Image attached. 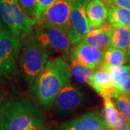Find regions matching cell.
<instances>
[{"label": "cell", "mask_w": 130, "mask_h": 130, "mask_svg": "<svg viewBox=\"0 0 130 130\" xmlns=\"http://www.w3.org/2000/svg\"><path fill=\"white\" fill-rule=\"evenodd\" d=\"M70 67L62 57H55L47 64L30 88L39 106L49 110L61 90L71 79Z\"/></svg>", "instance_id": "obj_1"}, {"label": "cell", "mask_w": 130, "mask_h": 130, "mask_svg": "<svg viewBox=\"0 0 130 130\" xmlns=\"http://www.w3.org/2000/svg\"><path fill=\"white\" fill-rule=\"evenodd\" d=\"M44 121L43 111L28 98L11 97L0 103V130H37Z\"/></svg>", "instance_id": "obj_2"}, {"label": "cell", "mask_w": 130, "mask_h": 130, "mask_svg": "<svg viewBox=\"0 0 130 130\" xmlns=\"http://www.w3.org/2000/svg\"><path fill=\"white\" fill-rule=\"evenodd\" d=\"M19 68L24 87L30 88L48 61L49 55L36 38L33 31L21 39Z\"/></svg>", "instance_id": "obj_3"}, {"label": "cell", "mask_w": 130, "mask_h": 130, "mask_svg": "<svg viewBox=\"0 0 130 130\" xmlns=\"http://www.w3.org/2000/svg\"><path fill=\"white\" fill-rule=\"evenodd\" d=\"M33 34L38 43L48 55L57 54L65 60H70L74 44L71 42L67 31L61 28L38 23Z\"/></svg>", "instance_id": "obj_4"}, {"label": "cell", "mask_w": 130, "mask_h": 130, "mask_svg": "<svg viewBox=\"0 0 130 130\" xmlns=\"http://www.w3.org/2000/svg\"><path fill=\"white\" fill-rule=\"evenodd\" d=\"M21 40L7 28L0 35V77L15 79L20 74L19 58Z\"/></svg>", "instance_id": "obj_5"}, {"label": "cell", "mask_w": 130, "mask_h": 130, "mask_svg": "<svg viewBox=\"0 0 130 130\" xmlns=\"http://www.w3.org/2000/svg\"><path fill=\"white\" fill-rule=\"evenodd\" d=\"M0 16L18 39L32 32L38 24L37 20L30 18L24 12L18 0H0Z\"/></svg>", "instance_id": "obj_6"}, {"label": "cell", "mask_w": 130, "mask_h": 130, "mask_svg": "<svg viewBox=\"0 0 130 130\" xmlns=\"http://www.w3.org/2000/svg\"><path fill=\"white\" fill-rule=\"evenodd\" d=\"M86 95L82 89L73 83H69L61 90L51 108L56 116H65L75 111L83 105Z\"/></svg>", "instance_id": "obj_7"}, {"label": "cell", "mask_w": 130, "mask_h": 130, "mask_svg": "<svg viewBox=\"0 0 130 130\" xmlns=\"http://www.w3.org/2000/svg\"><path fill=\"white\" fill-rule=\"evenodd\" d=\"M90 1L76 0L73 5L67 34L74 45L83 40L90 29L86 16V7Z\"/></svg>", "instance_id": "obj_8"}, {"label": "cell", "mask_w": 130, "mask_h": 130, "mask_svg": "<svg viewBox=\"0 0 130 130\" xmlns=\"http://www.w3.org/2000/svg\"><path fill=\"white\" fill-rule=\"evenodd\" d=\"M76 0H57L47 9L38 23L59 28L67 31L72 7Z\"/></svg>", "instance_id": "obj_9"}, {"label": "cell", "mask_w": 130, "mask_h": 130, "mask_svg": "<svg viewBox=\"0 0 130 130\" xmlns=\"http://www.w3.org/2000/svg\"><path fill=\"white\" fill-rule=\"evenodd\" d=\"M104 51L81 41L74 47L70 60L76 61L90 69L97 70L102 64Z\"/></svg>", "instance_id": "obj_10"}, {"label": "cell", "mask_w": 130, "mask_h": 130, "mask_svg": "<svg viewBox=\"0 0 130 130\" xmlns=\"http://www.w3.org/2000/svg\"><path fill=\"white\" fill-rule=\"evenodd\" d=\"M105 123L97 113H87L56 126L54 130H98Z\"/></svg>", "instance_id": "obj_11"}, {"label": "cell", "mask_w": 130, "mask_h": 130, "mask_svg": "<svg viewBox=\"0 0 130 130\" xmlns=\"http://www.w3.org/2000/svg\"><path fill=\"white\" fill-rule=\"evenodd\" d=\"M88 84L103 99L114 98V88L111 77L107 70L98 68L95 70Z\"/></svg>", "instance_id": "obj_12"}, {"label": "cell", "mask_w": 130, "mask_h": 130, "mask_svg": "<svg viewBox=\"0 0 130 130\" xmlns=\"http://www.w3.org/2000/svg\"><path fill=\"white\" fill-rule=\"evenodd\" d=\"M113 28L108 23H105L101 28H90L82 41L91 46L106 50L110 47Z\"/></svg>", "instance_id": "obj_13"}, {"label": "cell", "mask_w": 130, "mask_h": 130, "mask_svg": "<svg viewBox=\"0 0 130 130\" xmlns=\"http://www.w3.org/2000/svg\"><path fill=\"white\" fill-rule=\"evenodd\" d=\"M108 7L103 0H90L86 7L90 28H101L108 19Z\"/></svg>", "instance_id": "obj_14"}, {"label": "cell", "mask_w": 130, "mask_h": 130, "mask_svg": "<svg viewBox=\"0 0 130 130\" xmlns=\"http://www.w3.org/2000/svg\"><path fill=\"white\" fill-rule=\"evenodd\" d=\"M126 61V51L109 47L104 51L103 62L99 68L108 70L110 68L122 66Z\"/></svg>", "instance_id": "obj_15"}, {"label": "cell", "mask_w": 130, "mask_h": 130, "mask_svg": "<svg viewBox=\"0 0 130 130\" xmlns=\"http://www.w3.org/2000/svg\"><path fill=\"white\" fill-rule=\"evenodd\" d=\"M108 23L113 28H130V11L113 5H109Z\"/></svg>", "instance_id": "obj_16"}, {"label": "cell", "mask_w": 130, "mask_h": 130, "mask_svg": "<svg viewBox=\"0 0 130 130\" xmlns=\"http://www.w3.org/2000/svg\"><path fill=\"white\" fill-rule=\"evenodd\" d=\"M111 75L114 88V98L121 95L122 90L126 83L129 72V65H122L107 70Z\"/></svg>", "instance_id": "obj_17"}, {"label": "cell", "mask_w": 130, "mask_h": 130, "mask_svg": "<svg viewBox=\"0 0 130 130\" xmlns=\"http://www.w3.org/2000/svg\"><path fill=\"white\" fill-rule=\"evenodd\" d=\"M130 43V28H113L110 47L126 51Z\"/></svg>", "instance_id": "obj_18"}, {"label": "cell", "mask_w": 130, "mask_h": 130, "mask_svg": "<svg viewBox=\"0 0 130 130\" xmlns=\"http://www.w3.org/2000/svg\"><path fill=\"white\" fill-rule=\"evenodd\" d=\"M104 100V121L106 125L111 130H113L118 125L120 121L121 114L118 111L115 103L111 98H106Z\"/></svg>", "instance_id": "obj_19"}, {"label": "cell", "mask_w": 130, "mask_h": 130, "mask_svg": "<svg viewBox=\"0 0 130 130\" xmlns=\"http://www.w3.org/2000/svg\"><path fill=\"white\" fill-rule=\"evenodd\" d=\"M70 72L72 77L79 83H88L95 70L80 64L76 61L70 60Z\"/></svg>", "instance_id": "obj_20"}, {"label": "cell", "mask_w": 130, "mask_h": 130, "mask_svg": "<svg viewBox=\"0 0 130 130\" xmlns=\"http://www.w3.org/2000/svg\"><path fill=\"white\" fill-rule=\"evenodd\" d=\"M115 105L119 113L130 123V94L116 98Z\"/></svg>", "instance_id": "obj_21"}, {"label": "cell", "mask_w": 130, "mask_h": 130, "mask_svg": "<svg viewBox=\"0 0 130 130\" xmlns=\"http://www.w3.org/2000/svg\"><path fill=\"white\" fill-rule=\"evenodd\" d=\"M57 0H36V18L38 21L41 19L43 15L45 14L51 5L54 4Z\"/></svg>", "instance_id": "obj_22"}, {"label": "cell", "mask_w": 130, "mask_h": 130, "mask_svg": "<svg viewBox=\"0 0 130 130\" xmlns=\"http://www.w3.org/2000/svg\"><path fill=\"white\" fill-rule=\"evenodd\" d=\"M18 2L22 9H23V11L28 16L36 20V0H18Z\"/></svg>", "instance_id": "obj_23"}, {"label": "cell", "mask_w": 130, "mask_h": 130, "mask_svg": "<svg viewBox=\"0 0 130 130\" xmlns=\"http://www.w3.org/2000/svg\"><path fill=\"white\" fill-rule=\"evenodd\" d=\"M107 5H113L130 11V0H104Z\"/></svg>", "instance_id": "obj_24"}, {"label": "cell", "mask_w": 130, "mask_h": 130, "mask_svg": "<svg viewBox=\"0 0 130 130\" xmlns=\"http://www.w3.org/2000/svg\"><path fill=\"white\" fill-rule=\"evenodd\" d=\"M113 130H130V123L121 115L118 125Z\"/></svg>", "instance_id": "obj_25"}, {"label": "cell", "mask_w": 130, "mask_h": 130, "mask_svg": "<svg viewBox=\"0 0 130 130\" xmlns=\"http://www.w3.org/2000/svg\"><path fill=\"white\" fill-rule=\"evenodd\" d=\"M125 94H130V64H129V72H128L127 81L121 93V95H125Z\"/></svg>", "instance_id": "obj_26"}, {"label": "cell", "mask_w": 130, "mask_h": 130, "mask_svg": "<svg viewBox=\"0 0 130 130\" xmlns=\"http://www.w3.org/2000/svg\"><path fill=\"white\" fill-rule=\"evenodd\" d=\"M7 28V26L5 24V23L3 22V20H2V19L1 18V16H0V35L3 32L4 30H5Z\"/></svg>", "instance_id": "obj_27"}, {"label": "cell", "mask_w": 130, "mask_h": 130, "mask_svg": "<svg viewBox=\"0 0 130 130\" xmlns=\"http://www.w3.org/2000/svg\"><path fill=\"white\" fill-rule=\"evenodd\" d=\"M98 130H111L109 129V127L106 125V123H104L102 126H101V127Z\"/></svg>", "instance_id": "obj_28"}, {"label": "cell", "mask_w": 130, "mask_h": 130, "mask_svg": "<svg viewBox=\"0 0 130 130\" xmlns=\"http://www.w3.org/2000/svg\"><path fill=\"white\" fill-rule=\"evenodd\" d=\"M126 59H127V61H130V43L129 46L128 48V50L126 51Z\"/></svg>", "instance_id": "obj_29"}, {"label": "cell", "mask_w": 130, "mask_h": 130, "mask_svg": "<svg viewBox=\"0 0 130 130\" xmlns=\"http://www.w3.org/2000/svg\"><path fill=\"white\" fill-rule=\"evenodd\" d=\"M37 130H48V128H47L46 126H43V127H41V128H40V129H38Z\"/></svg>", "instance_id": "obj_30"}]
</instances>
